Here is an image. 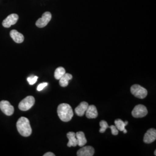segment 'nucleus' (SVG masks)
Here are the masks:
<instances>
[{"instance_id": "obj_1", "label": "nucleus", "mask_w": 156, "mask_h": 156, "mask_svg": "<svg viewBox=\"0 0 156 156\" xmlns=\"http://www.w3.org/2000/svg\"><path fill=\"white\" fill-rule=\"evenodd\" d=\"M57 114L60 120L64 122H69L73 116V112L71 106L68 104H62L57 108Z\"/></svg>"}, {"instance_id": "obj_6", "label": "nucleus", "mask_w": 156, "mask_h": 156, "mask_svg": "<svg viewBox=\"0 0 156 156\" xmlns=\"http://www.w3.org/2000/svg\"><path fill=\"white\" fill-rule=\"evenodd\" d=\"M0 109L6 116H11L14 112V107L8 101L3 100L0 102Z\"/></svg>"}, {"instance_id": "obj_7", "label": "nucleus", "mask_w": 156, "mask_h": 156, "mask_svg": "<svg viewBox=\"0 0 156 156\" xmlns=\"http://www.w3.org/2000/svg\"><path fill=\"white\" fill-rule=\"evenodd\" d=\"M51 19V14L49 12H45L42 17L39 18V19L36 22V26L39 28H43L47 26V24L50 22Z\"/></svg>"}, {"instance_id": "obj_21", "label": "nucleus", "mask_w": 156, "mask_h": 156, "mask_svg": "<svg viewBox=\"0 0 156 156\" xmlns=\"http://www.w3.org/2000/svg\"><path fill=\"white\" fill-rule=\"evenodd\" d=\"M108 128L111 129L112 134L113 135H117V134H119V130L117 129V128L115 126L112 125L111 126H109Z\"/></svg>"}, {"instance_id": "obj_19", "label": "nucleus", "mask_w": 156, "mask_h": 156, "mask_svg": "<svg viewBox=\"0 0 156 156\" xmlns=\"http://www.w3.org/2000/svg\"><path fill=\"white\" fill-rule=\"evenodd\" d=\"M101 128L100 129V132L101 133H104L106 131V129L108 128V124L105 120H101L100 123Z\"/></svg>"}, {"instance_id": "obj_2", "label": "nucleus", "mask_w": 156, "mask_h": 156, "mask_svg": "<svg viewBox=\"0 0 156 156\" xmlns=\"http://www.w3.org/2000/svg\"><path fill=\"white\" fill-rule=\"evenodd\" d=\"M16 127L18 132L23 136L27 137L32 133V128L31 127L30 121L27 118L21 117L17 122Z\"/></svg>"}, {"instance_id": "obj_26", "label": "nucleus", "mask_w": 156, "mask_h": 156, "mask_svg": "<svg viewBox=\"0 0 156 156\" xmlns=\"http://www.w3.org/2000/svg\"><path fill=\"white\" fill-rule=\"evenodd\" d=\"M154 155L156 156V151H154Z\"/></svg>"}, {"instance_id": "obj_13", "label": "nucleus", "mask_w": 156, "mask_h": 156, "mask_svg": "<svg viewBox=\"0 0 156 156\" xmlns=\"http://www.w3.org/2000/svg\"><path fill=\"white\" fill-rule=\"evenodd\" d=\"M85 113L86 117L89 119H95L98 116V112L97 108L93 105H89Z\"/></svg>"}, {"instance_id": "obj_9", "label": "nucleus", "mask_w": 156, "mask_h": 156, "mask_svg": "<svg viewBox=\"0 0 156 156\" xmlns=\"http://www.w3.org/2000/svg\"><path fill=\"white\" fill-rule=\"evenodd\" d=\"M156 139V130L151 128L147 131L144 137V142L146 144H151Z\"/></svg>"}, {"instance_id": "obj_12", "label": "nucleus", "mask_w": 156, "mask_h": 156, "mask_svg": "<svg viewBox=\"0 0 156 156\" xmlns=\"http://www.w3.org/2000/svg\"><path fill=\"white\" fill-rule=\"evenodd\" d=\"M10 36L12 39L17 44L22 43L24 39V37L22 34L19 33L15 30H13L10 32Z\"/></svg>"}, {"instance_id": "obj_11", "label": "nucleus", "mask_w": 156, "mask_h": 156, "mask_svg": "<svg viewBox=\"0 0 156 156\" xmlns=\"http://www.w3.org/2000/svg\"><path fill=\"white\" fill-rule=\"evenodd\" d=\"M89 104L86 102H82L75 109L76 114L79 116H83L86 111Z\"/></svg>"}, {"instance_id": "obj_18", "label": "nucleus", "mask_w": 156, "mask_h": 156, "mask_svg": "<svg viewBox=\"0 0 156 156\" xmlns=\"http://www.w3.org/2000/svg\"><path fill=\"white\" fill-rule=\"evenodd\" d=\"M115 124L117 129L120 131H123L126 126L124 122H123V120H122L121 119H116L115 121Z\"/></svg>"}, {"instance_id": "obj_16", "label": "nucleus", "mask_w": 156, "mask_h": 156, "mask_svg": "<svg viewBox=\"0 0 156 156\" xmlns=\"http://www.w3.org/2000/svg\"><path fill=\"white\" fill-rule=\"evenodd\" d=\"M73 78V76L71 74L68 73H66L62 78H60L59 80V83L60 85L62 87H67V86L68 85V82L70 80H71Z\"/></svg>"}, {"instance_id": "obj_5", "label": "nucleus", "mask_w": 156, "mask_h": 156, "mask_svg": "<svg viewBox=\"0 0 156 156\" xmlns=\"http://www.w3.org/2000/svg\"><path fill=\"white\" fill-rule=\"evenodd\" d=\"M148 112L146 106L143 105H137L134 107L132 111V115L135 118H141L147 115Z\"/></svg>"}, {"instance_id": "obj_23", "label": "nucleus", "mask_w": 156, "mask_h": 156, "mask_svg": "<svg viewBox=\"0 0 156 156\" xmlns=\"http://www.w3.org/2000/svg\"><path fill=\"white\" fill-rule=\"evenodd\" d=\"M44 156H55V154L51 152H48L45 153V154H44Z\"/></svg>"}, {"instance_id": "obj_8", "label": "nucleus", "mask_w": 156, "mask_h": 156, "mask_svg": "<svg viewBox=\"0 0 156 156\" xmlns=\"http://www.w3.org/2000/svg\"><path fill=\"white\" fill-rule=\"evenodd\" d=\"M19 19V16L16 13H12L9 15L2 22V26L5 28H9L12 25L16 23Z\"/></svg>"}, {"instance_id": "obj_10", "label": "nucleus", "mask_w": 156, "mask_h": 156, "mask_svg": "<svg viewBox=\"0 0 156 156\" xmlns=\"http://www.w3.org/2000/svg\"><path fill=\"white\" fill-rule=\"evenodd\" d=\"M94 154V149L90 146H82V147L77 152V156H93Z\"/></svg>"}, {"instance_id": "obj_14", "label": "nucleus", "mask_w": 156, "mask_h": 156, "mask_svg": "<svg viewBox=\"0 0 156 156\" xmlns=\"http://www.w3.org/2000/svg\"><path fill=\"white\" fill-rule=\"evenodd\" d=\"M67 138L69 140L68 143L67 144L68 147H76L78 145L77 139L76 137V134L73 132H69L67 134Z\"/></svg>"}, {"instance_id": "obj_22", "label": "nucleus", "mask_w": 156, "mask_h": 156, "mask_svg": "<svg viewBox=\"0 0 156 156\" xmlns=\"http://www.w3.org/2000/svg\"><path fill=\"white\" fill-rule=\"evenodd\" d=\"M48 83H42L39 84V85L37 87V90L38 91H42V90L44 89L45 88V87H46L48 86Z\"/></svg>"}, {"instance_id": "obj_4", "label": "nucleus", "mask_w": 156, "mask_h": 156, "mask_svg": "<svg viewBox=\"0 0 156 156\" xmlns=\"http://www.w3.org/2000/svg\"><path fill=\"white\" fill-rule=\"evenodd\" d=\"M35 104V98L33 96H28L23 99L19 104V108L22 111L30 109Z\"/></svg>"}, {"instance_id": "obj_17", "label": "nucleus", "mask_w": 156, "mask_h": 156, "mask_svg": "<svg viewBox=\"0 0 156 156\" xmlns=\"http://www.w3.org/2000/svg\"><path fill=\"white\" fill-rule=\"evenodd\" d=\"M66 73V70L63 67H58L55 72V78L57 80H59Z\"/></svg>"}, {"instance_id": "obj_25", "label": "nucleus", "mask_w": 156, "mask_h": 156, "mask_svg": "<svg viewBox=\"0 0 156 156\" xmlns=\"http://www.w3.org/2000/svg\"><path fill=\"white\" fill-rule=\"evenodd\" d=\"M124 123H125L126 126H127V125L128 124V122H127V121H126V122H124Z\"/></svg>"}, {"instance_id": "obj_3", "label": "nucleus", "mask_w": 156, "mask_h": 156, "mask_svg": "<svg viewBox=\"0 0 156 156\" xmlns=\"http://www.w3.org/2000/svg\"><path fill=\"white\" fill-rule=\"evenodd\" d=\"M131 92L134 96L140 99L145 98L147 95V91L139 84H134L131 87Z\"/></svg>"}, {"instance_id": "obj_24", "label": "nucleus", "mask_w": 156, "mask_h": 156, "mask_svg": "<svg viewBox=\"0 0 156 156\" xmlns=\"http://www.w3.org/2000/svg\"><path fill=\"white\" fill-rule=\"evenodd\" d=\"M123 132L124 133V134H126V133H127V129H126V128H124V129L123 130Z\"/></svg>"}, {"instance_id": "obj_15", "label": "nucleus", "mask_w": 156, "mask_h": 156, "mask_svg": "<svg viewBox=\"0 0 156 156\" xmlns=\"http://www.w3.org/2000/svg\"><path fill=\"white\" fill-rule=\"evenodd\" d=\"M76 137L77 139L78 142V145L80 147H82L86 144L87 143V140L85 137V135L83 132L79 131L76 133Z\"/></svg>"}, {"instance_id": "obj_20", "label": "nucleus", "mask_w": 156, "mask_h": 156, "mask_svg": "<svg viewBox=\"0 0 156 156\" xmlns=\"http://www.w3.org/2000/svg\"><path fill=\"white\" fill-rule=\"evenodd\" d=\"M38 79V77L35 75H31L30 77L27 78V81L28 83L30 85H33L37 81V79Z\"/></svg>"}]
</instances>
